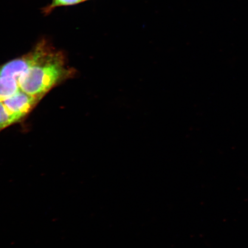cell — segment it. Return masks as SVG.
Returning a JSON list of instances; mask_svg holds the SVG:
<instances>
[{"mask_svg":"<svg viewBox=\"0 0 248 248\" xmlns=\"http://www.w3.org/2000/svg\"><path fill=\"white\" fill-rule=\"evenodd\" d=\"M46 40L42 39L32 51L23 57L2 65L0 67V77L9 78L17 80L32 66L44 50Z\"/></svg>","mask_w":248,"mask_h":248,"instance_id":"2","label":"cell"},{"mask_svg":"<svg viewBox=\"0 0 248 248\" xmlns=\"http://www.w3.org/2000/svg\"><path fill=\"white\" fill-rule=\"evenodd\" d=\"M20 90L17 80L0 77V102H4Z\"/></svg>","mask_w":248,"mask_h":248,"instance_id":"4","label":"cell"},{"mask_svg":"<svg viewBox=\"0 0 248 248\" xmlns=\"http://www.w3.org/2000/svg\"><path fill=\"white\" fill-rule=\"evenodd\" d=\"M17 123V120L8 112L3 102H0V132Z\"/></svg>","mask_w":248,"mask_h":248,"instance_id":"5","label":"cell"},{"mask_svg":"<svg viewBox=\"0 0 248 248\" xmlns=\"http://www.w3.org/2000/svg\"><path fill=\"white\" fill-rule=\"evenodd\" d=\"M65 60L64 54L46 40L38 60L18 79L21 91L42 99L55 86L73 75V70Z\"/></svg>","mask_w":248,"mask_h":248,"instance_id":"1","label":"cell"},{"mask_svg":"<svg viewBox=\"0 0 248 248\" xmlns=\"http://www.w3.org/2000/svg\"><path fill=\"white\" fill-rule=\"evenodd\" d=\"M87 0H52L51 4L43 9L44 13L49 14L55 8L62 7V6H69L79 4Z\"/></svg>","mask_w":248,"mask_h":248,"instance_id":"6","label":"cell"},{"mask_svg":"<svg viewBox=\"0 0 248 248\" xmlns=\"http://www.w3.org/2000/svg\"><path fill=\"white\" fill-rule=\"evenodd\" d=\"M40 100L20 89L3 103L8 112L19 122L33 109Z\"/></svg>","mask_w":248,"mask_h":248,"instance_id":"3","label":"cell"}]
</instances>
